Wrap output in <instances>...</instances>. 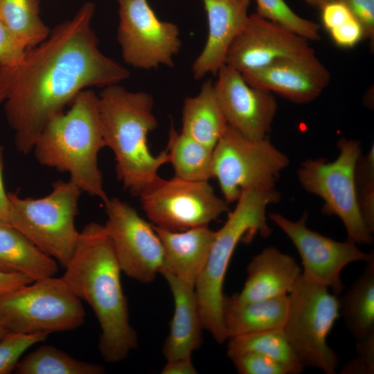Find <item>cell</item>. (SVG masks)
<instances>
[{
	"label": "cell",
	"mask_w": 374,
	"mask_h": 374,
	"mask_svg": "<svg viewBox=\"0 0 374 374\" xmlns=\"http://www.w3.org/2000/svg\"><path fill=\"white\" fill-rule=\"evenodd\" d=\"M257 13L310 41L320 39L318 24L301 17L284 0H256Z\"/></svg>",
	"instance_id": "cell-30"
},
{
	"label": "cell",
	"mask_w": 374,
	"mask_h": 374,
	"mask_svg": "<svg viewBox=\"0 0 374 374\" xmlns=\"http://www.w3.org/2000/svg\"><path fill=\"white\" fill-rule=\"evenodd\" d=\"M18 374H103L100 364L72 357L51 345H42L19 361L15 369Z\"/></svg>",
	"instance_id": "cell-29"
},
{
	"label": "cell",
	"mask_w": 374,
	"mask_h": 374,
	"mask_svg": "<svg viewBox=\"0 0 374 374\" xmlns=\"http://www.w3.org/2000/svg\"><path fill=\"white\" fill-rule=\"evenodd\" d=\"M4 153L3 148L0 145V220L8 222L9 198L6 191L3 182Z\"/></svg>",
	"instance_id": "cell-41"
},
{
	"label": "cell",
	"mask_w": 374,
	"mask_h": 374,
	"mask_svg": "<svg viewBox=\"0 0 374 374\" xmlns=\"http://www.w3.org/2000/svg\"><path fill=\"white\" fill-rule=\"evenodd\" d=\"M288 305V294L246 303L224 295L222 317L228 338L283 328Z\"/></svg>",
	"instance_id": "cell-22"
},
{
	"label": "cell",
	"mask_w": 374,
	"mask_h": 374,
	"mask_svg": "<svg viewBox=\"0 0 374 374\" xmlns=\"http://www.w3.org/2000/svg\"><path fill=\"white\" fill-rule=\"evenodd\" d=\"M280 199V193L275 188L242 190L234 209L216 231L206 263L195 285V292L203 328L219 344L228 339L222 317V290L233 253L240 241L249 242L257 233L264 238L271 235L267 208Z\"/></svg>",
	"instance_id": "cell-5"
},
{
	"label": "cell",
	"mask_w": 374,
	"mask_h": 374,
	"mask_svg": "<svg viewBox=\"0 0 374 374\" xmlns=\"http://www.w3.org/2000/svg\"><path fill=\"white\" fill-rule=\"evenodd\" d=\"M33 281V279L22 274L0 271V296Z\"/></svg>",
	"instance_id": "cell-39"
},
{
	"label": "cell",
	"mask_w": 374,
	"mask_h": 374,
	"mask_svg": "<svg viewBox=\"0 0 374 374\" xmlns=\"http://www.w3.org/2000/svg\"><path fill=\"white\" fill-rule=\"evenodd\" d=\"M95 4L56 25L43 42L28 48L13 66H0L6 121L16 149L27 154L47 123L90 87L119 84L129 71L105 55L91 28Z\"/></svg>",
	"instance_id": "cell-1"
},
{
	"label": "cell",
	"mask_w": 374,
	"mask_h": 374,
	"mask_svg": "<svg viewBox=\"0 0 374 374\" xmlns=\"http://www.w3.org/2000/svg\"><path fill=\"white\" fill-rule=\"evenodd\" d=\"M57 266L17 229L0 220V271L22 274L35 281L54 276Z\"/></svg>",
	"instance_id": "cell-23"
},
{
	"label": "cell",
	"mask_w": 374,
	"mask_h": 374,
	"mask_svg": "<svg viewBox=\"0 0 374 374\" xmlns=\"http://www.w3.org/2000/svg\"><path fill=\"white\" fill-rule=\"evenodd\" d=\"M312 51L306 39L253 13L231 44L225 64L242 73Z\"/></svg>",
	"instance_id": "cell-16"
},
{
	"label": "cell",
	"mask_w": 374,
	"mask_h": 374,
	"mask_svg": "<svg viewBox=\"0 0 374 374\" xmlns=\"http://www.w3.org/2000/svg\"><path fill=\"white\" fill-rule=\"evenodd\" d=\"M166 150L175 176L202 181L213 178V150L175 130L171 124Z\"/></svg>",
	"instance_id": "cell-27"
},
{
	"label": "cell",
	"mask_w": 374,
	"mask_h": 374,
	"mask_svg": "<svg viewBox=\"0 0 374 374\" xmlns=\"http://www.w3.org/2000/svg\"><path fill=\"white\" fill-rule=\"evenodd\" d=\"M227 127L211 80L204 82L196 96L184 100L181 132L188 136L213 150Z\"/></svg>",
	"instance_id": "cell-24"
},
{
	"label": "cell",
	"mask_w": 374,
	"mask_h": 374,
	"mask_svg": "<svg viewBox=\"0 0 374 374\" xmlns=\"http://www.w3.org/2000/svg\"><path fill=\"white\" fill-rule=\"evenodd\" d=\"M268 217L295 246L301 258L303 277L310 283L331 289L337 296L342 293L344 287L341 273L346 265L374 260L373 251L364 252L350 240L337 241L308 229L307 213L296 221L277 213H269Z\"/></svg>",
	"instance_id": "cell-14"
},
{
	"label": "cell",
	"mask_w": 374,
	"mask_h": 374,
	"mask_svg": "<svg viewBox=\"0 0 374 374\" xmlns=\"http://www.w3.org/2000/svg\"><path fill=\"white\" fill-rule=\"evenodd\" d=\"M310 6L321 9L326 4L337 0H304Z\"/></svg>",
	"instance_id": "cell-42"
},
{
	"label": "cell",
	"mask_w": 374,
	"mask_h": 374,
	"mask_svg": "<svg viewBox=\"0 0 374 374\" xmlns=\"http://www.w3.org/2000/svg\"><path fill=\"white\" fill-rule=\"evenodd\" d=\"M241 73L251 86L299 104L316 99L330 81L328 70L314 51L279 59L262 68Z\"/></svg>",
	"instance_id": "cell-17"
},
{
	"label": "cell",
	"mask_w": 374,
	"mask_h": 374,
	"mask_svg": "<svg viewBox=\"0 0 374 374\" xmlns=\"http://www.w3.org/2000/svg\"><path fill=\"white\" fill-rule=\"evenodd\" d=\"M217 74L214 88L228 125L251 139L267 137L277 112L274 93L251 86L226 64Z\"/></svg>",
	"instance_id": "cell-15"
},
{
	"label": "cell",
	"mask_w": 374,
	"mask_h": 374,
	"mask_svg": "<svg viewBox=\"0 0 374 374\" xmlns=\"http://www.w3.org/2000/svg\"><path fill=\"white\" fill-rule=\"evenodd\" d=\"M66 112L53 117L38 136L32 152L42 166L69 175L82 193L100 199L109 197L98 166L100 151L106 147L93 91L84 89Z\"/></svg>",
	"instance_id": "cell-4"
},
{
	"label": "cell",
	"mask_w": 374,
	"mask_h": 374,
	"mask_svg": "<svg viewBox=\"0 0 374 374\" xmlns=\"http://www.w3.org/2000/svg\"><path fill=\"white\" fill-rule=\"evenodd\" d=\"M10 331L0 321V339L6 335Z\"/></svg>",
	"instance_id": "cell-43"
},
{
	"label": "cell",
	"mask_w": 374,
	"mask_h": 374,
	"mask_svg": "<svg viewBox=\"0 0 374 374\" xmlns=\"http://www.w3.org/2000/svg\"><path fill=\"white\" fill-rule=\"evenodd\" d=\"M320 10L322 24L328 32L353 17L347 6L340 0L330 2Z\"/></svg>",
	"instance_id": "cell-38"
},
{
	"label": "cell",
	"mask_w": 374,
	"mask_h": 374,
	"mask_svg": "<svg viewBox=\"0 0 374 374\" xmlns=\"http://www.w3.org/2000/svg\"><path fill=\"white\" fill-rule=\"evenodd\" d=\"M4 99H5L4 92L0 89V103L1 102H3Z\"/></svg>",
	"instance_id": "cell-44"
},
{
	"label": "cell",
	"mask_w": 374,
	"mask_h": 374,
	"mask_svg": "<svg viewBox=\"0 0 374 374\" xmlns=\"http://www.w3.org/2000/svg\"><path fill=\"white\" fill-rule=\"evenodd\" d=\"M26 46L0 21V66H13L25 55Z\"/></svg>",
	"instance_id": "cell-35"
},
{
	"label": "cell",
	"mask_w": 374,
	"mask_h": 374,
	"mask_svg": "<svg viewBox=\"0 0 374 374\" xmlns=\"http://www.w3.org/2000/svg\"><path fill=\"white\" fill-rule=\"evenodd\" d=\"M161 374H197L191 358H176L166 360Z\"/></svg>",
	"instance_id": "cell-40"
},
{
	"label": "cell",
	"mask_w": 374,
	"mask_h": 374,
	"mask_svg": "<svg viewBox=\"0 0 374 374\" xmlns=\"http://www.w3.org/2000/svg\"><path fill=\"white\" fill-rule=\"evenodd\" d=\"M363 28L364 38L374 37V0H340Z\"/></svg>",
	"instance_id": "cell-36"
},
{
	"label": "cell",
	"mask_w": 374,
	"mask_h": 374,
	"mask_svg": "<svg viewBox=\"0 0 374 374\" xmlns=\"http://www.w3.org/2000/svg\"><path fill=\"white\" fill-rule=\"evenodd\" d=\"M232 361L240 374H287L279 363L257 353H247Z\"/></svg>",
	"instance_id": "cell-33"
},
{
	"label": "cell",
	"mask_w": 374,
	"mask_h": 374,
	"mask_svg": "<svg viewBox=\"0 0 374 374\" xmlns=\"http://www.w3.org/2000/svg\"><path fill=\"white\" fill-rule=\"evenodd\" d=\"M288 299L283 330L295 353L305 367L335 374L339 358L327 337L340 317L338 296L301 275Z\"/></svg>",
	"instance_id": "cell-8"
},
{
	"label": "cell",
	"mask_w": 374,
	"mask_h": 374,
	"mask_svg": "<svg viewBox=\"0 0 374 374\" xmlns=\"http://www.w3.org/2000/svg\"><path fill=\"white\" fill-rule=\"evenodd\" d=\"M357 356L348 361L340 373L342 374H373L374 373V332L364 339L357 340Z\"/></svg>",
	"instance_id": "cell-34"
},
{
	"label": "cell",
	"mask_w": 374,
	"mask_h": 374,
	"mask_svg": "<svg viewBox=\"0 0 374 374\" xmlns=\"http://www.w3.org/2000/svg\"><path fill=\"white\" fill-rule=\"evenodd\" d=\"M160 274L166 280L174 299V314L170 332L163 348L166 360L191 358L202 344L204 329L198 309L195 286L184 281L166 269Z\"/></svg>",
	"instance_id": "cell-20"
},
{
	"label": "cell",
	"mask_w": 374,
	"mask_h": 374,
	"mask_svg": "<svg viewBox=\"0 0 374 374\" xmlns=\"http://www.w3.org/2000/svg\"><path fill=\"white\" fill-rule=\"evenodd\" d=\"M289 163L267 137L251 139L229 125L213 150V178L228 204L236 202L245 189L275 188Z\"/></svg>",
	"instance_id": "cell-10"
},
{
	"label": "cell",
	"mask_w": 374,
	"mask_h": 374,
	"mask_svg": "<svg viewBox=\"0 0 374 374\" xmlns=\"http://www.w3.org/2000/svg\"><path fill=\"white\" fill-rule=\"evenodd\" d=\"M39 13V0H0V21L27 48L43 42L51 32Z\"/></svg>",
	"instance_id": "cell-28"
},
{
	"label": "cell",
	"mask_w": 374,
	"mask_h": 374,
	"mask_svg": "<svg viewBox=\"0 0 374 374\" xmlns=\"http://www.w3.org/2000/svg\"><path fill=\"white\" fill-rule=\"evenodd\" d=\"M65 269L63 280L89 305L100 323L103 358L109 363L125 359L138 347V337L130 323L121 270L104 225L92 222L84 226Z\"/></svg>",
	"instance_id": "cell-2"
},
{
	"label": "cell",
	"mask_w": 374,
	"mask_h": 374,
	"mask_svg": "<svg viewBox=\"0 0 374 374\" xmlns=\"http://www.w3.org/2000/svg\"><path fill=\"white\" fill-rule=\"evenodd\" d=\"M247 271L241 292L233 294L241 303L288 294L301 275L302 268L289 254L268 247L252 258Z\"/></svg>",
	"instance_id": "cell-19"
},
{
	"label": "cell",
	"mask_w": 374,
	"mask_h": 374,
	"mask_svg": "<svg viewBox=\"0 0 374 374\" xmlns=\"http://www.w3.org/2000/svg\"><path fill=\"white\" fill-rule=\"evenodd\" d=\"M339 154L332 161L308 159L297 171L299 181L308 193L323 200L322 213L336 215L342 222L350 240L357 244H372L373 233L360 211L355 186V168L362 155L359 141L341 138Z\"/></svg>",
	"instance_id": "cell-7"
},
{
	"label": "cell",
	"mask_w": 374,
	"mask_h": 374,
	"mask_svg": "<svg viewBox=\"0 0 374 374\" xmlns=\"http://www.w3.org/2000/svg\"><path fill=\"white\" fill-rule=\"evenodd\" d=\"M82 193L69 179L55 181L51 191L40 198L9 192L8 223L65 268L80 237L75 220Z\"/></svg>",
	"instance_id": "cell-6"
},
{
	"label": "cell",
	"mask_w": 374,
	"mask_h": 374,
	"mask_svg": "<svg viewBox=\"0 0 374 374\" xmlns=\"http://www.w3.org/2000/svg\"><path fill=\"white\" fill-rule=\"evenodd\" d=\"M329 33L333 42L342 48H353L364 38L363 28L354 17Z\"/></svg>",
	"instance_id": "cell-37"
},
{
	"label": "cell",
	"mask_w": 374,
	"mask_h": 374,
	"mask_svg": "<svg viewBox=\"0 0 374 374\" xmlns=\"http://www.w3.org/2000/svg\"><path fill=\"white\" fill-rule=\"evenodd\" d=\"M153 227L163 248L165 266L162 269L195 286L206 263L216 231L208 226L183 231Z\"/></svg>",
	"instance_id": "cell-21"
},
{
	"label": "cell",
	"mask_w": 374,
	"mask_h": 374,
	"mask_svg": "<svg viewBox=\"0 0 374 374\" xmlns=\"http://www.w3.org/2000/svg\"><path fill=\"white\" fill-rule=\"evenodd\" d=\"M355 186L361 213L368 229L374 233V148L359 157L355 168Z\"/></svg>",
	"instance_id": "cell-31"
},
{
	"label": "cell",
	"mask_w": 374,
	"mask_h": 374,
	"mask_svg": "<svg viewBox=\"0 0 374 374\" xmlns=\"http://www.w3.org/2000/svg\"><path fill=\"white\" fill-rule=\"evenodd\" d=\"M206 13L208 35L193 63L195 79L217 74L226 63L229 49L249 16L251 0H202Z\"/></svg>",
	"instance_id": "cell-18"
},
{
	"label": "cell",
	"mask_w": 374,
	"mask_h": 374,
	"mask_svg": "<svg viewBox=\"0 0 374 374\" xmlns=\"http://www.w3.org/2000/svg\"><path fill=\"white\" fill-rule=\"evenodd\" d=\"M226 341V355L231 360L247 353H257L279 363L287 374H299L305 368L290 345L283 328L230 337Z\"/></svg>",
	"instance_id": "cell-26"
},
{
	"label": "cell",
	"mask_w": 374,
	"mask_h": 374,
	"mask_svg": "<svg viewBox=\"0 0 374 374\" xmlns=\"http://www.w3.org/2000/svg\"><path fill=\"white\" fill-rule=\"evenodd\" d=\"M104 205V226L121 271L141 283H152L165 266L163 248L153 225L119 198L109 197Z\"/></svg>",
	"instance_id": "cell-13"
},
{
	"label": "cell",
	"mask_w": 374,
	"mask_h": 374,
	"mask_svg": "<svg viewBox=\"0 0 374 374\" xmlns=\"http://www.w3.org/2000/svg\"><path fill=\"white\" fill-rule=\"evenodd\" d=\"M139 197L153 225L172 231L208 226L229 211V204L215 194L208 181L160 177Z\"/></svg>",
	"instance_id": "cell-11"
},
{
	"label": "cell",
	"mask_w": 374,
	"mask_h": 374,
	"mask_svg": "<svg viewBox=\"0 0 374 374\" xmlns=\"http://www.w3.org/2000/svg\"><path fill=\"white\" fill-rule=\"evenodd\" d=\"M339 312L356 341L374 332V260L339 298Z\"/></svg>",
	"instance_id": "cell-25"
},
{
	"label": "cell",
	"mask_w": 374,
	"mask_h": 374,
	"mask_svg": "<svg viewBox=\"0 0 374 374\" xmlns=\"http://www.w3.org/2000/svg\"><path fill=\"white\" fill-rule=\"evenodd\" d=\"M117 39L124 62L150 70L172 67L181 42L177 26L160 20L148 0H118Z\"/></svg>",
	"instance_id": "cell-12"
},
{
	"label": "cell",
	"mask_w": 374,
	"mask_h": 374,
	"mask_svg": "<svg viewBox=\"0 0 374 374\" xmlns=\"http://www.w3.org/2000/svg\"><path fill=\"white\" fill-rule=\"evenodd\" d=\"M106 147L114 153L118 179L132 195L139 197L160 178L159 169L169 163L166 150L155 155L148 137L158 126L153 97L114 84L98 95Z\"/></svg>",
	"instance_id": "cell-3"
},
{
	"label": "cell",
	"mask_w": 374,
	"mask_h": 374,
	"mask_svg": "<svg viewBox=\"0 0 374 374\" xmlns=\"http://www.w3.org/2000/svg\"><path fill=\"white\" fill-rule=\"evenodd\" d=\"M84 321L80 299L62 277L35 280L0 296V321L10 332H65Z\"/></svg>",
	"instance_id": "cell-9"
},
{
	"label": "cell",
	"mask_w": 374,
	"mask_h": 374,
	"mask_svg": "<svg viewBox=\"0 0 374 374\" xmlns=\"http://www.w3.org/2000/svg\"><path fill=\"white\" fill-rule=\"evenodd\" d=\"M48 332L19 333L9 332L0 339V374L15 369L21 355L37 343L44 341Z\"/></svg>",
	"instance_id": "cell-32"
}]
</instances>
